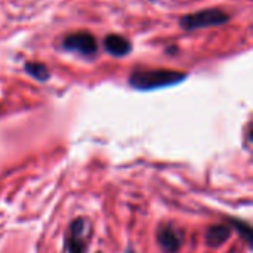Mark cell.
Returning <instances> with one entry per match:
<instances>
[{"mask_svg":"<svg viewBox=\"0 0 253 253\" xmlns=\"http://www.w3.org/2000/svg\"><path fill=\"white\" fill-rule=\"evenodd\" d=\"M64 47L68 50H76L83 55H92L96 52V40L89 33H76L64 40Z\"/></svg>","mask_w":253,"mask_h":253,"instance_id":"3957f363","label":"cell"},{"mask_svg":"<svg viewBox=\"0 0 253 253\" xmlns=\"http://www.w3.org/2000/svg\"><path fill=\"white\" fill-rule=\"evenodd\" d=\"M105 49L114 56H125L132 50V44L125 37L111 34L105 39Z\"/></svg>","mask_w":253,"mask_h":253,"instance_id":"8992f818","label":"cell"},{"mask_svg":"<svg viewBox=\"0 0 253 253\" xmlns=\"http://www.w3.org/2000/svg\"><path fill=\"white\" fill-rule=\"evenodd\" d=\"M157 239H159L162 249L168 253L178 252L182 245V234L172 227H163L159 231Z\"/></svg>","mask_w":253,"mask_h":253,"instance_id":"5b68a950","label":"cell"},{"mask_svg":"<svg viewBox=\"0 0 253 253\" xmlns=\"http://www.w3.org/2000/svg\"><path fill=\"white\" fill-rule=\"evenodd\" d=\"M230 233L231 230L225 225H218V227H212L209 231H208V236H206V242L209 246H221L222 243L227 242V239L230 237Z\"/></svg>","mask_w":253,"mask_h":253,"instance_id":"52a82bcc","label":"cell"},{"mask_svg":"<svg viewBox=\"0 0 253 253\" xmlns=\"http://www.w3.org/2000/svg\"><path fill=\"white\" fill-rule=\"evenodd\" d=\"M84 236V221L77 219L70 227V234L67 236V251L68 253H84L86 245L82 240Z\"/></svg>","mask_w":253,"mask_h":253,"instance_id":"277c9868","label":"cell"},{"mask_svg":"<svg viewBox=\"0 0 253 253\" xmlns=\"http://www.w3.org/2000/svg\"><path fill=\"white\" fill-rule=\"evenodd\" d=\"M187 76L181 71L172 70H147V71H135L129 82L135 89L139 90H151L159 87H166L172 84L181 83Z\"/></svg>","mask_w":253,"mask_h":253,"instance_id":"6da1fadb","label":"cell"},{"mask_svg":"<svg viewBox=\"0 0 253 253\" xmlns=\"http://www.w3.org/2000/svg\"><path fill=\"white\" fill-rule=\"evenodd\" d=\"M233 224L239 228V231H240V233H243V236H245L246 242H248V243H251V240H252V234H251V228H249V225H246V224H243V222H237V221H233Z\"/></svg>","mask_w":253,"mask_h":253,"instance_id":"9c48e42d","label":"cell"},{"mask_svg":"<svg viewBox=\"0 0 253 253\" xmlns=\"http://www.w3.org/2000/svg\"><path fill=\"white\" fill-rule=\"evenodd\" d=\"M25 70H27V73H28L30 76H33L34 79H37V80H40V82H44V80L49 79V71H47V68H46L43 64H40V62H28V64L25 65Z\"/></svg>","mask_w":253,"mask_h":253,"instance_id":"ba28073f","label":"cell"},{"mask_svg":"<svg viewBox=\"0 0 253 253\" xmlns=\"http://www.w3.org/2000/svg\"><path fill=\"white\" fill-rule=\"evenodd\" d=\"M228 21V15L219 9H208L193 15H187L181 18V25L187 30H197L203 27L221 25Z\"/></svg>","mask_w":253,"mask_h":253,"instance_id":"7a4b0ae2","label":"cell"}]
</instances>
